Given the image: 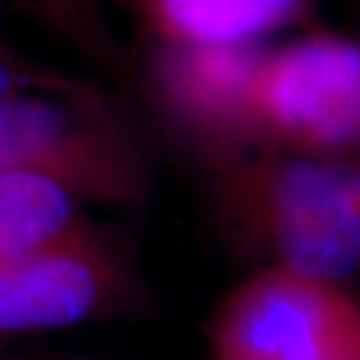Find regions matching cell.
<instances>
[{"label":"cell","instance_id":"obj_1","mask_svg":"<svg viewBox=\"0 0 360 360\" xmlns=\"http://www.w3.org/2000/svg\"><path fill=\"white\" fill-rule=\"evenodd\" d=\"M227 227L274 262L342 283L360 269L356 157H311L253 148L215 164Z\"/></svg>","mask_w":360,"mask_h":360},{"label":"cell","instance_id":"obj_2","mask_svg":"<svg viewBox=\"0 0 360 360\" xmlns=\"http://www.w3.org/2000/svg\"><path fill=\"white\" fill-rule=\"evenodd\" d=\"M63 180L84 201L129 206L148 190V162L131 124L96 84L0 94V174Z\"/></svg>","mask_w":360,"mask_h":360},{"label":"cell","instance_id":"obj_3","mask_svg":"<svg viewBox=\"0 0 360 360\" xmlns=\"http://www.w3.org/2000/svg\"><path fill=\"white\" fill-rule=\"evenodd\" d=\"M253 105L262 148L360 157V40L309 33L264 47Z\"/></svg>","mask_w":360,"mask_h":360},{"label":"cell","instance_id":"obj_4","mask_svg":"<svg viewBox=\"0 0 360 360\" xmlns=\"http://www.w3.org/2000/svg\"><path fill=\"white\" fill-rule=\"evenodd\" d=\"M150 42L148 94L178 136L215 164L262 148L253 105L262 42Z\"/></svg>","mask_w":360,"mask_h":360},{"label":"cell","instance_id":"obj_5","mask_svg":"<svg viewBox=\"0 0 360 360\" xmlns=\"http://www.w3.org/2000/svg\"><path fill=\"white\" fill-rule=\"evenodd\" d=\"M360 333L342 283L267 267L241 283L213 323V360H311Z\"/></svg>","mask_w":360,"mask_h":360},{"label":"cell","instance_id":"obj_6","mask_svg":"<svg viewBox=\"0 0 360 360\" xmlns=\"http://www.w3.org/2000/svg\"><path fill=\"white\" fill-rule=\"evenodd\" d=\"M120 248L96 225L0 262V340L61 330L110 311L129 290Z\"/></svg>","mask_w":360,"mask_h":360},{"label":"cell","instance_id":"obj_7","mask_svg":"<svg viewBox=\"0 0 360 360\" xmlns=\"http://www.w3.org/2000/svg\"><path fill=\"white\" fill-rule=\"evenodd\" d=\"M155 42H262L311 0H120Z\"/></svg>","mask_w":360,"mask_h":360},{"label":"cell","instance_id":"obj_8","mask_svg":"<svg viewBox=\"0 0 360 360\" xmlns=\"http://www.w3.org/2000/svg\"><path fill=\"white\" fill-rule=\"evenodd\" d=\"M82 204L80 194L54 176L35 171L0 174V262L28 255L91 225Z\"/></svg>","mask_w":360,"mask_h":360},{"label":"cell","instance_id":"obj_9","mask_svg":"<svg viewBox=\"0 0 360 360\" xmlns=\"http://www.w3.org/2000/svg\"><path fill=\"white\" fill-rule=\"evenodd\" d=\"M28 17L38 19L77 47L87 49L96 56H110V40L98 14L94 12L91 0H0Z\"/></svg>","mask_w":360,"mask_h":360},{"label":"cell","instance_id":"obj_10","mask_svg":"<svg viewBox=\"0 0 360 360\" xmlns=\"http://www.w3.org/2000/svg\"><path fill=\"white\" fill-rule=\"evenodd\" d=\"M84 82L87 80L82 77L45 66L0 45V94L19 89H70Z\"/></svg>","mask_w":360,"mask_h":360},{"label":"cell","instance_id":"obj_11","mask_svg":"<svg viewBox=\"0 0 360 360\" xmlns=\"http://www.w3.org/2000/svg\"><path fill=\"white\" fill-rule=\"evenodd\" d=\"M311 360H360V333L351 335L349 340L340 342L326 354L316 356Z\"/></svg>","mask_w":360,"mask_h":360}]
</instances>
